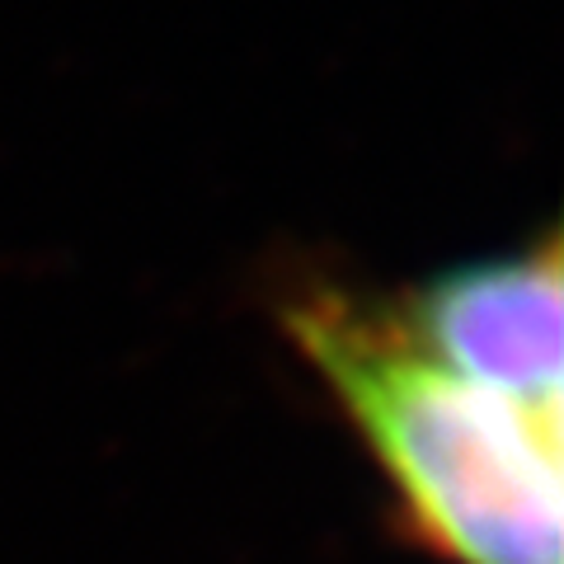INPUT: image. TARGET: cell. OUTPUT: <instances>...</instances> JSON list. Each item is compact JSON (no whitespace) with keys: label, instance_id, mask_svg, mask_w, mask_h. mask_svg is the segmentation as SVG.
Instances as JSON below:
<instances>
[{"label":"cell","instance_id":"cell-1","mask_svg":"<svg viewBox=\"0 0 564 564\" xmlns=\"http://www.w3.org/2000/svg\"><path fill=\"white\" fill-rule=\"evenodd\" d=\"M288 334L437 555L560 564L564 410L433 358L386 296L315 292L288 306Z\"/></svg>","mask_w":564,"mask_h":564},{"label":"cell","instance_id":"cell-2","mask_svg":"<svg viewBox=\"0 0 564 564\" xmlns=\"http://www.w3.org/2000/svg\"><path fill=\"white\" fill-rule=\"evenodd\" d=\"M395 321L456 372L564 410V292L560 236L475 263H452L386 296Z\"/></svg>","mask_w":564,"mask_h":564}]
</instances>
